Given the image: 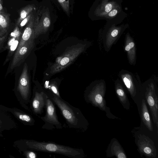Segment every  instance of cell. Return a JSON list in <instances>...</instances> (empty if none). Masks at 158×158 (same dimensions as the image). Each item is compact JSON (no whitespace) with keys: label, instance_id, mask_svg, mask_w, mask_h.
Returning <instances> with one entry per match:
<instances>
[{"label":"cell","instance_id":"6","mask_svg":"<svg viewBox=\"0 0 158 158\" xmlns=\"http://www.w3.org/2000/svg\"><path fill=\"white\" fill-rule=\"evenodd\" d=\"M45 108V115L40 117L41 119L44 122L42 128L48 130L61 129L62 126L58 120L56 108L52 101L49 97L47 99Z\"/></svg>","mask_w":158,"mask_h":158},{"label":"cell","instance_id":"19","mask_svg":"<svg viewBox=\"0 0 158 158\" xmlns=\"http://www.w3.org/2000/svg\"><path fill=\"white\" fill-rule=\"evenodd\" d=\"M111 154L118 158H127L126 155L120 145L117 141H114L111 146Z\"/></svg>","mask_w":158,"mask_h":158},{"label":"cell","instance_id":"29","mask_svg":"<svg viewBox=\"0 0 158 158\" xmlns=\"http://www.w3.org/2000/svg\"><path fill=\"white\" fill-rule=\"evenodd\" d=\"M0 3L2 4H3V2H2V0H0Z\"/></svg>","mask_w":158,"mask_h":158},{"label":"cell","instance_id":"9","mask_svg":"<svg viewBox=\"0 0 158 158\" xmlns=\"http://www.w3.org/2000/svg\"><path fill=\"white\" fill-rule=\"evenodd\" d=\"M34 39L31 40L16 50L7 73L11 72L24 62L34 48Z\"/></svg>","mask_w":158,"mask_h":158},{"label":"cell","instance_id":"25","mask_svg":"<svg viewBox=\"0 0 158 158\" xmlns=\"http://www.w3.org/2000/svg\"><path fill=\"white\" fill-rule=\"evenodd\" d=\"M32 17V13H31L28 16L21 21L18 27L21 28L23 27L29 22Z\"/></svg>","mask_w":158,"mask_h":158},{"label":"cell","instance_id":"17","mask_svg":"<svg viewBox=\"0 0 158 158\" xmlns=\"http://www.w3.org/2000/svg\"><path fill=\"white\" fill-rule=\"evenodd\" d=\"M141 117L142 121L147 128L151 131H153L152 121L145 101L142 99L141 106Z\"/></svg>","mask_w":158,"mask_h":158},{"label":"cell","instance_id":"20","mask_svg":"<svg viewBox=\"0 0 158 158\" xmlns=\"http://www.w3.org/2000/svg\"><path fill=\"white\" fill-rule=\"evenodd\" d=\"M22 35V33L20 30L19 27L18 26H15L14 30L10 34L5 49H9L10 46L16 40L21 38Z\"/></svg>","mask_w":158,"mask_h":158},{"label":"cell","instance_id":"5","mask_svg":"<svg viewBox=\"0 0 158 158\" xmlns=\"http://www.w3.org/2000/svg\"><path fill=\"white\" fill-rule=\"evenodd\" d=\"M103 31L102 38L105 50L109 51L115 44L127 26L122 25L116 26L115 24L109 23Z\"/></svg>","mask_w":158,"mask_h":158},{"label":"cell","instance_id":"24","mask_svg":"<svg viewBox=\"0 0 158 158\" xmlns=\"http://www.w3.org/2000/svg\"><path fill=\"white\" fill-rule=\"evenodd\" d=\"M50 88L53 93V94L59 98H61L58 91V88L55 83H52L50 85Z\"/></svg>","mask_w":158,"mask_h":158},{"label":"cell","instance_id":"11","mask_svg":"<svg viewBox=\"0 0 158 158\" xmlns=\"http://www.w3.org/2000/svg\"><path fill=\"white\" fill-rule=\"evenodd\" d=\"M138 146L141 152L146 156L153 158L156 156V150L153 141L144 135L139 136L138 141Z\"/></svg>","mask_w":158,"mask_h":158},{"label":"cell","instance_id":"26","mask_svg":"<svg viewBox=\"0 0 158 158\" xmlns=\"http://www.w3.org/2000/svg\"><path fill=\"white\" fill-rule=\"evenodd\" d=\"M26 157L28 158H35L37 157L36 153L31 151H28L25 152Z\"/></svg>","mask_w":158,"mask_h":158},{"label":"cell","instance_id":"14","mask_svg":"<svg viewBox=\"0 0 158 158\" xmlns=\"http://www.w3.org/2000/svg\"><path fill=\"white\" fill-rule=\"evenodd\" d=\"M34 21L32 17L28 23L23 33L16 50L25 43L32 39H35L34 26Z\"/></svg>","mask_w":158,"mask_h":158},{"label":"cell","instance_id":"7","mask_svg":"<svg viewBox=\"0 0 158 158\" xmlns=\"http://www.w3.org/2000/svg\"><path fill=\"white\" fill-rule=\"evenodd\" d=\"M146 81L145 97L151 112L153 122L158 127V100L156 92L155 83L152 79Z\"/></svg>","mask_w":158,"mask_h":158},{"label":"cell","instance_id":"13","mask_svg":"<svg viewBox=\"0 0 158 158\" xmlns=\"http://www.w3.org/2000/svg\"><path fill=\"white\" fill-rule=\"evenodd\" d=\"M124 48L129 63L131 65H135L136 61V46L133 38L129 33L126 35Z\"/></svg>","mask_w":158,"mask_h":158},{"label":"cell","instance_id":"27","mask_svg":"<svg viewBox=\"0 0 158 158\" xmlns=\"http://www.w3.org/2000/svg\"><path fill=\"white\" fill-rule=\"evenodd\" d=\"M3 10L2 4L0 3V11Z\"/></svg>","mask_w":158,"mask_h":158},{"label":"cell","instance_id":"8","mask_svg":"<svg viewBox=\"0 0 158 158\" xmlns=\"http://www.w3.org/2000/svg\"><path fill=\"white\" fill-rule=\"evenodd\" d=\"M118 76L125 85L130 95L135 97L137 94L141 83L138 77L127 70L120 71Z\"/></svg>","mask_w":158,"mask_h":158},{"label":"cell","instance_id":"22","mask_svg":"<svg viewBox=\"0 0 158 158\" xmlns=\"http://www.w3.org/2000/svg\"><path fill=\"white\" fill-rule=\"evenodd\" d=\"M33 9V6L31 5L27 6L23 8L20 12L19 16L17 20L15 26H19L21 21L31 12Z\"/></svg>","mask_w":158,"mask_h":158},{"label":"cell","instance_id":"1","mask_svg":"<svg viewBox=\"0 0 158 158\" xmlns=\"http://www.w3.org/2000/svg\"><path fill=\"white\" fill-rule=\"evenodd\" d=\"M52 99L59 109L70 128L81 132L88 129V122L79 109L54 94Z\"/></svg>","mask_w":158,"mask_h":158},{"label":"cell","instance_id":"10","mask_svg":"<svg viewBox=\"0 0 158 158\" xmlns=\"http://www.w3.org/2000/svg\"><path fill=\"white\" fill-rule=\"evenodd\" d=\"M18 90L25 103L29 102L30 94V81L28 71V67L25 63L19 77L18 86Z\"/></svg>","mask_w":158,"mask_h":158},{"label":"cell","instance_id":"18","mask_svg":"<svg viewBox=\"0 0 158 158\" xmlns=\"http://www.w3.org/2000/svg\"><path fill=\"white\" fill-rule=\"evenodd\" d=\"M116 92L120 101L123 104H126L128 102L126 94L121 84L120 81L117 80L115 82Z\"/></svg>","mask_w":158,"mask_h":158},{"label":"cell","instance_id":"21","mask_svg":"<svg viewBox=\"0 0 158 158\" xmlns=\"http://www.w3.org/2000/svg\"><path fill=\"white\" fill-rule=\"evenodd\" d=\"M121 7L118 6L105 15L103 17L105 19L108 20L109 23L113 24V20H116L118 14L121 13Z\"/></svg>","mask_w":158,"mask_h":158},{"label":"cell","instance_id":"12","mask_svg":"<svg viewBox=\"0 0 158 158\" xmlns=\"http://www.w3.org/2000/svg\"><path fill=\"white\" fill-rule=\"evenodd\" d=\"M48 97L44 92L36 91L31 103L32 111L36 114H40L45 108L46 101Z\"/></svg>","mask_w":158,"mask_h":158},{"label":"cell","instance_id":"3","mask_svg":"<svg viewBox=\"0 0 158 158\" xmlns=\"http://www.w3.org/2000/svg\"><path fill=\"white\" fill-rule=\"evenodd\" d=\"M86 44H78L67 48L61 56L57 57L50 68V73H59L69 65L85 50Z\"/></svg>","mask_w":158,"mask_h":158},{"label":"cell","instance_id":"2","mask_svg":"<svg viewBox=\"0 0 158 158\" xmlns=\"http://www.w3.org/2000/svg\"><path fill=\"white\" fill-rule=\"evenodd\" d=\"M26 144L31 149L40 152L62 155L72 158H83L85 157L82 149L72 148L52 142L28 141Z\"/></svg>","mask_w":158,"mask_h":158},{"label":"cell","instance_id":"4","mask_svg":"<svg viewBox=\"0 0 158 158\" xmlns=\"http://www.w3.org/2000/svg\"><path fill=\"white\" fill-rule=\"evenodd\" d=\"M106 89L105 81L103 80L98 81L85 95V100L102 110H105L106 106L104 97Z\"/></svg>","mask_w":158,"mask_h":158},{"label":"cell","instance_id":"15","mask_svg":"<svg viewBox=\"0 0 158 158\" xmlns=\"http://www.w3.org/2000/svg\"><path fill=\"white\" fill-rule=\"evenodd\" d=\"M106 0H102V2L100 1L99 6L96 9L97 15L100 18H103L112 10L119 6L114 0H106Z\"/></svg>","mask_w":158,"mask_h":158},{"label":"cell","instance_id":"16","mask_svg":"<svg viewBox=\"0 0 158 158\" xmlns=\"http://www.w3.org/2000/svg\"><path fill=\"white\" fill-rule=\"evenodd\" d=\"M10 16L4 10L0 11V38L7 37L10 26Z\"/></svg>","mask_w":158,"mask_h":158},{"label":"cell","instance_id":"23","mask_svg":"<svg viewBox=\"0 0 158 158\" xmlns=\"http://www.w3.org/2000/svg\"><path fill=\"white\" fill-rule=\"evenodd\" d=\"M16 115L21 121L24 122L28 124L32 125L34 124L35 120L30 115L26 114L16 112H15Z\"/></svg>","mask_w":158,"mask_h":158},{"label":"cell","instance_id":"28","mask_svg":"<svg viewBox=\"0 0 158 158\" xmlns=\"http://www.w3.org/2000/svg\"><path fill=\"white\" fill-rule=\"evenodd\" d=\"M66 0H58V2L61 4H62L63 2H64Z\"/></svg>","mask_w":158,"mask_h":158}]
</instances>
